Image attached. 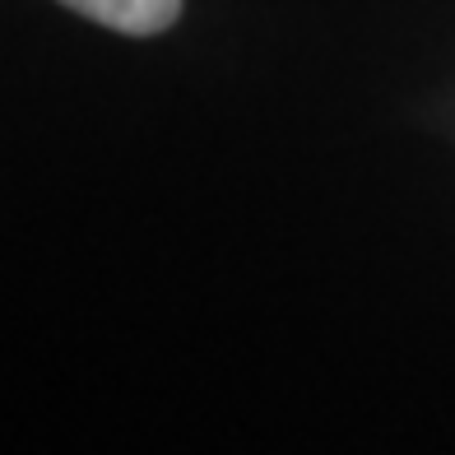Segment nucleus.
Returning <instances> with one entry per match:
<instances>
[{"mask_svg":"<svg viewBox=\"0 0 455 455\" xmlns=\"http://www.w3.org/2000/svg\"><path fill=\"white\" fill-rule=\"evenodd\" d=\"M60 5L126 37H154L172 28L181 14V0H60Z\"/></svg>","mask_w":455,"mask_h":455,"instance_id":"f257e3e1","label":"nucleus"}]
</instances>
